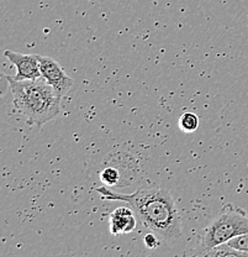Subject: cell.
<instances>
[{"label":"cell","mask_w":248,"mask_h":257,"mask_svg":"<svg viewBox=\"0 0 248 257\" xmlns=\"http://www.w3.org/2000/svg\"><path fill=\"white\" fill-rule=\"evenodd\" d=\"M98 192L109 200H121L133 209L138 220L162 241L179 239L182 236V220L175 200L169 191L158 187H145L124 194L111 191L110 187H100Z\"/></svg>","instance_id":"obj_1"},{"label":"cell","mask_w":248,"mask_h":257,"mask_svg":"<svg viewBox=\"0 0 248 257\" xmlns=\"http://www.w3.org/2000/svg\"><path fill=\"white\" fill-rule=\"evenodd\" d=\"M13 93L15 109L28 119L29 125L41 127L61 112V99L53 87L44 78L18 80L5 76Z\"/></svg>","instance_id":"obj_2"},{"label":"cell","mask_w":248,"mask_h":257,"mask_svg":"<svg viewBox=\"0 0 248 257\" xmlns=\"http://www.w3.org/2000/svg\"><path fill=\"white\" fill-rule=\"evenodd\" d=\"M248 232V215L241 208L226 204L220 213L206 225L199 236L200 255H205L221 243H226L238 235Z\"/></svg>","instance_id":"obj_3"},{"label":"cell","mask_w":248,"mask_h":257,"mask_svg":"<svg viewBox=\"0 0 248 257\" xmlns=\"http://www.w3.org/2000/svg\"><path fill=\"white\" fill-rule=\"evenodd\" d=\"M42 78L53 87L60 96H65L73 87V79L66 73L61 64L47 56H39Z\"/></svg>","instance_id":"obj_4"},{"label":"cell","mask_w":248,"mask_h":257,"mask_svg":"<svg viewBox=\"0 0 248 257\" xmlns=\"http://www.w3.org/2000/svg\"><path fill=\"white\" fill-rule=\"evenodd\" d=\"M4 56L17 68L15 78L18 80L37 79L42 77L41 71H40V60L37 55H25V53L7 50L4 52Z\"/></svg>","instance_id":"obj_5"},{"label":"cell","mask_w":248,"mask_h":257,"mask_svg":"<svg viewBox=\"0 0 248 257\" xmlns=\"http://www.w3.org/2000/svg\"><path fill=\"white\" fill-rule=\"evenodd\" d=\"M137 226V215L130 207L116 208L109 216V231L114 236L130 234Z\"/></svg>","instance_id":"obj_6"},{"label":"cell","mask_w":248,"mask_h":257,"mask_svg":"<svg viewBox=\"0 0 248 257\" xmlns=\"http://www.w3.org/2000/svg\"><path fill=\"white\" fill-rule=\"evenodd\" d=\"M179 127L186 134L195 133L199 127V116L194 112H184L179 117Z\"/></svg>","instance_id":"obj_7"},{"label":"cell","mask_w":248,"mask_h":257,"mask_svg":"<svg viewBox=\"0 0 248 257\" xmlns=\"http://www.w3.org/2000/svg\"><path fill=\"white\" fill-rule=\"evenodd\" d=\"M205 256H216V257H220V256H246L243 252L241 251H237L234 250L233 247H231L230 245L227 243H221V245L216 246V247L212 248V250L207 251L205 253Z\"/></svg>","instance_id":"obj_8"},{"label":"cell","mask_w":248,"mask_h":257,"mask_svg":"<svg viewBox=\"0 0 248 257\" xmlns=\"http://www.w3.org/2000/svg\"><path fill=\"white\" fill-rule=\"evenodd\" d=\"M120 175L119 171L114 167H106L101 171L100 173V179L106 187H114L116 186L117 182H119Z\"/></svg>","instance_id":"obj_9"},{"label":"cell","mask_w":248,"mask_h":257,"mask_svg":"<svg viewBox=\"0 0 248 257\" xmlns=\"http://www.w3.org/2000/svg\"><path fill=\"white\" fill-rule=\"evenodd\" d=\"M227 245H230L231 247H233L234 250L241 251L244 255L248 256V232L246 234L238 235V236L233 237L230 241H227Z\"/></svg>","instance_id":"obj_10"},{"label":"cell","mask_w":248,"mask_h":257,"mask_svg":"<svg viewBox=\"0 0 248 257\" xmlns=\"http://www.w3.org/2000/svg\"><path fill=\"white\" fill-rule=\"evenodd\" d=\"M157 235L154 234V232H149V234L145 235V237H143V242H145L146 247L147 248H156L157 246L159 245V239H157Z\"/></svg>","instance_id":"obj_11"}]
</instances>
